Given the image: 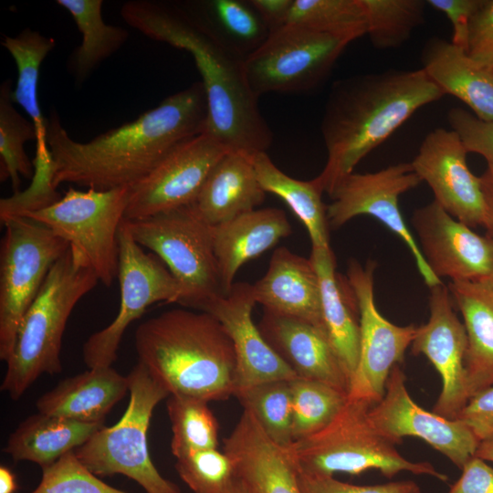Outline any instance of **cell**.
I'll use <instances>...</instances> for the list:
<instances>
[{
    "mask_svg": "<svg viewBox=\"0 0 493 493\" xmlns=\"http://www.w3.org/2000/svg\"><path fill=\"white\" fill-rule=\"evenodd\" d=\"M252 291L256 303L264 310L324 329L319 278L309 257L278 247L266 274L252 285Z\"/></svg>",
    "mask_w": 493,
    "mask_h": 493,
    "instance_id": "603a6c76",
    "label": "cell"
},
{
    "mask_svg": "<svg viewBox=\"0 0 493 493\" xmlns=\"http://www.w3.org/2000/svg\"><path fill=\"white\" fill-rule=\"evenodd\" d=\"M207 101L201 81L165 98L118 128L80 142L56 112L47 118L52 184H74L100 191L129 188L146 176L180 142L205 132Z\"/></svg>",
    "mask_w": 493,
    "mask_h": 493,
    "instance_id": "6da1fadb",
    "label": "cell"
},
{
    "mask_svg": "<svg viewBox=\"0 0 493 493\" xmlns=\"http://www.w3.org/2000/svg\"><path fill=\"white\" fill-rule=\"evenodd\" d=\"M366 35L381 50L397 48L407 42L425 19V0H362Z\"/></svg>",
    "mask_w": 493,
    "mask_h": 493,
    "instance_id": "ab89813d",
    "label": "cell"
},
{
    "mask_svg": "<svg viewBox=\"0 0 493 493\" xmlns=\"http://www.w3.org/2000/svg\"><path fill=\"white\" fill-rule=\"evenodd\" d=\"M228 151L207 132L180 142L129 187L124 219L146 218L194 204L209 173Z\"/></svg>",
    "mask_w": 493,
    "mask_h": 493,
    "instance_id": "9a60e30c",
    "label": "cell"
},
{
    "mask_svg": "<svg viewBox=\"0 0 493 493\" xmlns=\"http://www.w3.org/2000/svg\"><path fill=\"white\" fill-rule=\"evenodd\" d=\"M405 380L399 364L395 365L383 397L369 409L372 425L395 446L406 436L418 437L462 469L475 456L480 442L461 420L445 418L419 406L409 394Z\"/></svg>",
    "mask_w": 493,
    "mask_h": 493,
    "instance_id": "2e32d148",
    "label": "cell"
},
{
    "mask_svg": "<svg viewBox=\"0 0 493 493\" xmlns=\"http://www.w3.org/2000/svg\"><path fill=\"white\" fill-rule=\"evenodd\" d=\"M189 4L214 35L244 59L259 48L270 34L248 0H207Z\"/></svg>",
    "mask_w": 493,
    "mask_h": 493,
    "instance_id": "836d02e7",
    "label": "cell"
},
{
    "mask_svg": "<svg viewBox=\"0 0 493 493\" xmlns=\"http://www.w3.org/2000/svg\"><path fill=\"white\" fill-rule=\"evenodd\" d=\"M2 224L5 234L0 250V359L6 362L25 313L69 244L26 215L11 216Z\"/></svg>",
    "mask_w": 493,
    "mask_h": 493,
    "instance_id": "9c48e42d",
    "label": "cell"
},
{
    "mask_svg": "<svg viewBox=\"0 0 493 493\" xmlns=\"http://www.w3.org/2000/svg\"><path fill=\"white\" fill-rule=\"evenodd\" d=\"M1 44L14 58L17 68V81L11 91V100L24 109L35 126V170L47 171L53 163L46 138L47 118L43 116L38 103L37 85L41 64L55 48L56 40L25 28L16 37L5 36Z\"/></svg>",
    "mask_w": 493,
    "mask_h": 493,
    "instance_id": "4dcf8cb0",
    "label": "cell"
},
{
    "mask_svg": "<svg viewBox=\"0 0 493 493\" xmlns=\"http://www.w3.org/2000/svg\"><path fill=\"white\" fill-rule=\"evenodd\" d=\"M466 51L477 64L493 70V0H482L471 17Z\"/></svg>",
    "mask_w": 493,
    "mask_h": 493,
    "instance_id": "f6af8a7d",
    "label": "cell"
},
{
    "mask_svg": "<svg viewBox=\"0 0 493 493\" xmlns=\"http://www.w3.org/2000/svg\"><path fill=\"white\" fill-rule=\"evenodd\" d=\"M266 26L274 31L287 24L293 0H248Z\"/></svg>",
    "mask_w": 493,
    "mask_h": 493,
    "instance_id": "681fc988",
    "label": "cell"
},
{
    "mask_svg": "<svg viewBox=\"0 0 493 493\" xmlns=\"http://www.w3.org/2000/svg\"><path fill=\"white\" fill-rule=\"evenodd\" d=\"M129 392L127 376L111 366L90 368L66 378L37 401V411L89 424H100Z\"/></svg>",
    "mask_w": 493,
    "mask_h": 493,
    "instance_id": "83f0119b",
    "label": "cell"
},
{
    "mask_svg": "<svg viewBox=\"0 0 493 493\" xmlns=\"http://www.w3.org/2000/svg\"><path fill=\"white\" fill-rule=\"evenodd\" d=\"M467 152L453 130L436 128L423 140L411 164L434 194V201L471 228L484 222L479 176L469 169Z\"/></svg>",
    "mask_w": 493,
    "mask_h": 493,
    "instance_id": "d6986e66",
    "label": "cell"
},
{
    "mask_svg": "<svg viewBox=\"0 0 493 493\" xmlns=\"http://www.w3.org/2000/svg\"><path fill=\"white\" fill-rule=\"evenodd\" d=\"M205 400L171 394L166 407L172 427L171 451L175 458L218 447V422Z\"/></svg>",
    "mask_w": 493,
    "mask_h": 493,
    "instance_id": "d590c367",
    "label": "cell"
},
{
    "mask_svg": "<svg viewBox=\"0 0 493 493\" xmlns=\"http://www.w3.org/2000/svg\"><path fill=\"white\" fill-rule=\"evenodd\" d=\"M482 0H427V5L443 13L452 26L451 42L467 49L471 17Z\"/></svg>",
    "mask_w": 493,
    "mask_h": 493,
    "instance_id": "7dc6e473",
    "label": "cell"
},
{
    "mask_svg": "<svg viewBox=\"0 0 493 493\" xmlns=\"http://www.w3.org/2000/svg\"><path fill=\"white\" fill-rule=\"evenodd\" d=\"M228 493H249L240 479H236Z\"/></svg>",
    "mask_w": 493,
    "mask_h": 493,
    "instance_id": "db71d44e",
    "label": "cell"
},
{
    "mask_svg": "<svg viewBox=\"0 0 493 493\" xmlns=\"http://www.w3.org/2000/svg\"><path fill=\"white\" fill-rule=\"evenodd\" d=\"M99 278L85 257L68 246L49 270L19 325L1 384L18 400L42 374L62 372L60 351L68 320Z\"/></svg>",
    "mask_w": 493,
    "mask_h": 493,
    "instance_id": "5b68a950",
    "label": "cell"
},
{
    "mask_svg": "<svg viewBox=\"0 0 493 493\" xmlns=\"http://www.w3.org/2000/svg\"><path fill=\"white\" fill-rule=\"evenodd\" d=\"M375 267L372 260L363 266L351 259L346 274L360 316L359 359L348 398L371 406L383 397L391 371L404 362L405 351L411 346L417 329L412 324H393L377 309L373 287Z\"/></svg>",
    "mask_w": 493,
    "mask_h": 493,
    "instance_id": "4fadbf2b",
    "label": "cell"
},
{
    "mask_svg": "<svg viewBox=\"0 0 493 493\" xmlns=\"http://www.w3.org/2000/svg\"><path fill=\"white\" fill-rule=\"evenodd\" d=\"M422 69L444 95L456 97L483 121H493V70L451 41L434 37L421 52Z\"/></svg>",
    "mask_w": 493,
    "mask_h": 493,
    "instance_id": "484cf974",
    "label": "cell"
},
{
    "mask_svg": "<svg viewBox=\"0 0 493 493\" xmlns=\"http://www.w3.org/2000/svg\"><path fill=\"white\" fill-rule=\"evenodd\" d=\"M253 164L265 192L281 198L304 225L311 247H330L327 205L315 178L301 181L288 176L274 164L267 152L254 154Z\"/></svg>",
    "mask_w": 493,
    "mask_h": 493,
    "instance_id": "d6a6232c",
    "label": "cell"
},
{
    "mask_svg": "<svg viewBox=\"0 0 493 493\" xmlns=\"http://www.w3.org/2000/svg\"><path fill=\"white\" fill-rule=\"evenodd\" d=\"M129 404L112 426H102L74 450L79 460L94 475H123L146 493H181L153 465L148 450L147 432L155 406L169 393L138 362L127 375Z\"/></svg>",
    "mask_w": 493,
    "mask_h": 493,
    "instance_id": "52a82bcc",
    "label": "cell"
},
{
    "mask_svg": "<svg viewBox=\"0 0 493 493\" xmlns=\"http://www.w3.org/2000/svg\"><path fill=\"white\" fill-rule=\"evenodd\" d=\"M139 362L168 393L211 401L234 396L236 360L232 341L210 313L173 309L135 330Z\"/></svg>",
    "mask_w": 493,
    "mask_h": 493,
    "instance_id": "277c9868",
    "label": "cell"
},
{
    "mask_svg": "<svg viewBox=\"0 0 493 493\" xmlns=\"http://www.w3.org/2000/svg\"><path fill=\"white\" fill-rule=\"evenodd\" d=\"M238 479L249 493H300L299 468L288 450L273 441L248 411L224 440Z\"/></svg>",
    "mask_w": 493,
    "mask_h": 493,
    "instance_id": "44dd1931",
    "label": "cell"
},
{
    "mask_svg": "<svg viewBox=\"0 0 493 493\" xmlns=\"http://www.w3.org/2000/svg\"><path fill=\"white\" fill-rule=\"evenodd\" d=\"M429 289V318L417 327L411 351L425 355L441 377L442 390L432 412L456 419L469 400L465 366L467 331L448 287L440 283Z\"/></svg>",
    "mask_w": 493,
    "mask_h": 493,
    "instance_id": "ac0fdd59",
    "label": "cell"
},
{
    "mask_svg": "<svg viewBox=\"0 0 493 493\" xmlns=\"http://www.w3.org/2000/svg\"><path fill=\"white\" fill-rule=\"evenodd\" d=\"M290 387L294 442L326 427L348 400V393L319 381L295 378Z\"/></svg>",
    "mask_w": 493,
    "mask_h": 493,
    "instance_id": "74e56055",
    "label": "cell"
},
{
    "mask_svg": "<svg viewBox=\"0 0 493 493\" xmlns=\"http://www.w3.org/2000/svg\"><path fill=\"white\" fill-rule=\"evenodd\" d=\"M11 81L5 80L0 86V178L10 180L14 194L20 193L21 179H32L34 163L25 152L24 145L36 141L33 122L24 118L11 100Z\"/></svg>",
    "mask_w": 493,
    "mask_h": 493,
    "instance_id": "e575fe53",
    "label": "cell"
},
{
    "mask_svg": "<svg viewBox=\"0 0 493 493\" xmlns=\"http://www.w3.org/2000/svg\"><path fill=\"white\" fill-rule=\"evenodd\" d=\"M30 493H127L94 475L70 451L42 468L37 487Z\"/></svg>",
    "mask_w": 493,
    "mask_h": 493,
    "instance_id": "b9f144b4",
    "label": "cell"
},
{
    "mask_svg": "<svg viewBox=\"0 0 493 493\" xmlns=\"http://www.w3.org/2000/svg\"><path fill=\"white\" fill-rule=\"evenodd\" d=\"M461 470L447 493H493V467L487 461L474 456Z\"/></svg>",
    "mask_w": 493,
    "mask_h": 493,
    "instance_id": "c3c4849f",
    "label": "cell"
},
{
    "mask_svg": "<svg viewBox=\"0 0 493 493\" xmlns=\"http://www.w3.org/2000/svg\"><path fill=\"white\" fill-rule=\"evenodd\" d=\"M479 180L485 208L483 226L486 236L493 239V165H487Z\"/></svg>",
    "mask_w": 493,
    "mask_h": 493,
    "instance_id": "f907efd6",
    "label": "cell"
},
{
    "mask_svg": "<svg viewBox=\"0 0 493 493\" xmlns=\"http://www.w3.org/2000/svg\"><path fill=\"white\" fill-rule=\"evenodd\" d=\"M128 196L129 188H69L58 201L21 215L42 223L68 241L85 257L99 281L110 287L118 278V234Z\"/></svg>",
    "mask_w": 493,
    "mask_h": 493,
    "instance_id": "30bf717a",
    "label": "cell"
},
{
    "mask_svg": "<svg viewBox=\"0 0 493 493\" xmlns=\"http://www.w3.org/2000/svg\"><path fill=\"white\" fill-rule=\"evenodd\" d=\"M253 154L230 150L213 167L192 205L212 226L255 210L266 196Z\"/></svg>",
    "mask_w": 493,
    "mask_h": 493,
    "instance_id": "d4e9b609",
    "label": "cell"
},
{
    "mask_svg": "<svg viewBox=\"0 0 493 493\" xmlns=\"http://www.w3.org/2000/svg\"><path fill=\"white\" fill-rule=\"evenodd\" d=\"M102 426L38 412L18 425L4 452L16 462H33L42 469L83 445Z\"/></svg>",
    "mask_w": 493,
    "mask_h": 493,
    "instance_id": "f546056e",
    "label": "cell"
},
{
    "mask_svg": "<svg viewBox=\"0 0 493 493\" xmlns=\"http://www.w3.org/2000/svg\"><path fill=\"white\" fill-rule=\"evenodd\" d=\"M447 287L467 331L465 366L470 399L493 386V278L450 282Z\"/></svg>",
    "mask_w": 493,
    "mask_h": 493,
    "instance_id": "f1b7e54d",
    "label": "cell"
},
{
    "mask_svg": "<svg viewBox=\"0 0 493 493\" xmlns=\"http://www.w3.org/2000/svg\"><path fill=\"white\" fill-rule=\"evenodd\" d=\"M291 232L285 212L275 207L255 209L213 226L224 295L230 291L236 272L245 263L262 255Z\"/></svg>",
    "mask_w": 493,
    "mask_h": 493,
    "instance_id": "cb8c5ba5",
    "label": "cell"
},
{
    "mask_svg": "<svg viewBox=\"0 0 493 493\" xmlns=\"http://www.w3.org/2000/svg\"><path fill=\"white\" fill-rule=\"evenodd\" d=\"M234 396L273 441L284 447L294 442L290 381L260 383L236 391Z\"/></svg>",
    "mask_w": 493,
    "mask_h": 493,
    "instance_id": "f35d334b",
    "label": "cell"
},
{
    "mask_svg": "<svg viewBox=\"0 0 493 493\" xmlns=\"http://www.w3.org/2000/svg\"><path fill=\"white\" fill-rule=\"evenodd\" d=\"M349 39L294 24L271 31L244 61L253 93H300L314 89L330 73Z\"/></svg>",
    "mask_w": 493,
    "mask_h": 493,
    "instance_id": "8fae6325",
    "label": "cell"
},
{
    "mask_svg": "<svg viewBox=\"0 0 493 493\" xmlns=\"http://www.w3.org/2000/svg\"><path fill=\"white\" fill-rule=\"evenodd\" d=\"M174 467L194 493H228L237 479L231 458L218 448L178 457Z\"/></svg>",
    "mask_w": 493,
    "mask_h": 493,
    "instance_id": "60d3db41",
    "label": "cell"
},
{
    "mask_svg": "<svg viewBox=\"0 0 493 493\" xmlns=\"http://www.w3.org/2000/svg\"><path fill=\"white\" fill-rule=\"evenodd\" d=\"M444 96L419 69H388L333 83L320 131L327 161L315 180L330 194L357 164L414 113Z\"/></svg>",
    "mask_w": 493,
    "mask_h": 493,
    "instance_id": "3957f363",
    "label": "cell"
},
{
    "mask_svg": "<svg viewBox=\"0 0 493 493\" xmlns=\"http://www.w3.org/2000/svg\"><path fill=\"white\" fill-rule=\"evenodd\" d=\"M309 258L319 278L324 329L351 383L360 351L357 300L347 278L336 271L330 247H311Z\"/></svg>",
    "mask_w": 493,
    "mask_h": 493,
    "instance_id": "4316f807",
    "label": "cell"
},
{
    "mask_svg": "<svg viewBox=\"0 0 493 493\" xmlns=\"http://www.w3.org/2000/svg\"><path fill=\"white\" fill-rule=\"evenodd\" d=\"M124 221L133 239L153 252L178 282L180 305L202 311L210 301L224 295L213 226L192 205Z\"/></svg>",
    "mask_w": 493,
    "mask_h": 493,
    "instance_id": "ba28073f",
    "label": "cell"
},
{
    "mask_svg": "<svg viewBox=\"0 0 493 493\" xmlns=\"http://www.w3.org/2000/svg\"><path fill=\"white\" fill-rule=\"evenodd\" d=\"M456 419L464 422L479 442L493 440V386L470 397Z\"/></svg>",
    "mask_w": 493,
    "mask_h": 493,
    "instance_id": "bcb514c9",
    "label": "cell"
},
{
    "mask_svg": "<svg viewBox=\"0 0 493 493\" xmlns=\"http://www.w3.org/2000/svg\"><path fill=\"white\" fill-rule=\"evenodd\" d=\"M421 179L411 163H399L372 173H351L329 194V226L340 228L359 215H370L397 235L411 252L416 267L428 288L442 283L427 266L419 246L406 226L399 208V197L417 187Z\"/></svg>",
    "mask_w": 493,
    "mask_h": 493,
    "instance_id": "5bb4252c",
    "label": "cell"
},
{
    "mask_svg": "<svg viewBox=\"0 0 493 493\" xmlns=\"http://www.w3.org/2000/svg\"><path fill=\"white\" fill-rule=\"evenodd\" d=\"M300 493H421L414 480L390 481L376 485H354L333 476L311 474L299 470Z\"/></svg>",
    "mask_w": 493,
    "mask_h": 493,
    "instance_id": "7bdbcfd3",
    "label": "cell"
},
{
    "mask_svg": "<svg viewBox=\"0 0 493 493\" xmlns=\"http://www.w3.org/2000/svg\"><path fill=\"white\" fill-rule=\"evenodd\" d=\"M287 24L354 41L366 35L362 0H293Z\"/></svg>",
    "mask_w": 493,
    "mask_h": 493,
    "instance_id": "8d00e7d4",
    "label": "cell"
},
{
    "mask_svg": "<svg viewBox=\"0 0 493 493\" xmlns=\"http://www.w3.org/2000/svg\"><path fill=\"white\" fill-rule=\"evenodd\" d=\"M447 119L467 153H477L484 157L488 165H493V121L480 120L461 108L451 109Z\"/></svg>",
    "mask_w": 493,
    "mask_h": 493,
    "instance_id": "ee69618b",
    "label": "cell"
},
{
    "mask_svg": "<svg viewBox=\"0 0 493 493\" xmlns=\"http://www.w3.org/2000/svg\"><path fill=\"white\" fill-rule=\"evenodd\" d=\"M121 303L114 320L91 334L82 347L89 369L111 366L126 329L156 302H176L181 288L163 261L148 254L132 237L124 219L118 234Z\"/></svg>",
    "mask_w": 493,
    "mask_h": 493,
    "instance_id": "7c38bea8",
    "label": "cell"
},
{
    "mask_svg": "<svg viewBox=\"0 0 493 493\" xmlns=\"http://www.w3.org/2000/svg\"><path fill=\"white\" fill-rule=\"evenodd\" d=\"M257 327L298 378L322 382L349 393V378L323 328L266 310Z\"/></svg>",
    "mask_w": 493,
    "mask_h": 493,
    "instance_id": "7402d4cb",
    "label": "cell"
},
{
    "mask_svg": "<svg viewBox=\"0 0 493 493\" xmlns=\"http://www.w3.org/2000/svg\"><path fill=\"white\" fill-rule=\"evenodd\" d=\"M371 405L350 400L326 427L293 442L288 450L299 471L333 476L337 472L360 475L375 469L387 478L402 471L431 476L442 482L448 477L428 462L403 456L395 445L378 433L368 412Z\"/></svg>",
    "mask_w": 493,
    "mask_h": 493,
    "instance_id": "8992f818",
    "label": "cell"
},
{
    "mask_svg": "<svg viewBox=\"0 0 493 493\" xmlns=\"http://www.w3.org/2000/svg\"><path fill=\"white\" fill-rule=\"evenodd\" d=\"M120 13L130 26L147 37L191 54L206 96L205 132L230 150L253 155L267 152L273 133L246 80L245 59L214 35L189 2L131 0Z\"/></svg>",
    "mask_w": 493,
    "mask_h": 493,
    "instance_id": "7a4b0ae2",
    "label": "cell"
},
{
    "mask_svg": "<svg viewBox=\"0 0 493 493\" xmlns=\"http://www.w3.org/2000/svg\"><path fill=\"white\" fill-rule=\"evenodd\" d=\"M475 456L487 462H493V440L480 442Z\"/></svg>",
    "mask_w": 493,
    "mask_h": 493,
    "instance_id": "f5cc1de1",
    "label": "cell"
},
{
    "mask_svg": "<svg viewBox=\"0 0 493 493\" xmlns=\"http://www.w3.org/2000/svg\"><path fill=\"white\" fill-rule=\"evenodd\" d=\"M412 226L420 251L442 280L477 282L493 278V239L481 236L433 201L414 210Z\"/></svg>",
    "mask_w": 493,
    "mask_h": 493,
    "instance_id": "e0dca14e",
    "label": "cell"
},
{
    "mask_svg": "<svg viewBox=\"0 0 493 493\" xmlns=\"http://www.w3.org/2000/svg\"><path fill=\"white\" fill-rule=\"evenodd\" d=\"M17 485L14 473L5 466L0 467V493H15Z\"/></svg>",
    "mask_w": 493,
    "mask_h": 493,
    "instance_id": "816d5d0a",
    "label": "cell"
},
{
    "mask_svg": "<svg viewBox=\"0 0 493 493\" xmlns=\"http://www.w3.org/2000/svg\"><path fill=\"white\" fill-rule=\"evenodd\" d=\"M56 3L71 15L82 36L80 45L68 60V70L76 86H81L104 60L126 43L129 33L124 27L104 22L102 0H57Z\"/></svg>",
    "mask_w": 493,
    "mask_h": 493,
    "instance_id": "1f68e13d",
    "label": "cell"
},
{
    "mask_svg": "<svg viewBox=\"0 0 493 493\" xmlns=\"http://www.w3.org/2000/svg\"><path fill=\"white\" fill-rule=\"evenodd\" d=\"M255 304L252 285L240 282L234 283L226 295L214 299L202 310L221 323L232 341L236 360V392L264 382L298 378L254 323Z\"/></svg>",
    "mask_w": 493,
    "mask_h": 493,
    "instance_id": "ffe728a7",
    "label": "cell"
}]
</instances>
